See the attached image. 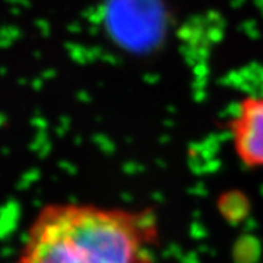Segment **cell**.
Segmentation results:
<instances>
[{"instance_id":"1","label":"cell","mask_w":263,"mask_h":263,"mask_svg":"<svg viewBox=\"0 0 263 263\" xmlns=\"http://www.w3.org/2000/svg\"><path fill=\"white\" fill-rule=\"evenodd\" d=\"M160 234L151 209L50 203L34 216L16 263H157Z\"/></svg>"},{"instance_id":"2","label":"cell","mask_w":263,"mask_h":263,"mask_svg":"<svg viewBox=\"0 0 263 263\" xmlns=\"http://www.w3.org/2000/svg\"><path fill=\"white\" fill-rule=\"evenodd\" d=\"M228 133L237 160L249 170H263V94L243 97L233 110Z\"/></svg>"}]
</instances>
